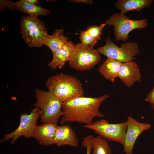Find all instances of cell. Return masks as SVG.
<instances>
[{
  "label": "cell",
  "instance_id": "6da1fadb",
  "mask_svg": "<svg viewBox=\"0 0 154 154\" xmlns=\"http://www.w3.org/2000/svg\"><path fill=\"white\" fill-rule=\"evenodd\" d=\"M109 97L107 94L97 97L84 96L62 102L63 114L60 123L61 124L74 122L84 125L92 124L95 118L104 116L99 108Z\"/></svg>",
  "mask_w": 154,
  "mask_h": 154
},
{
  "label": "cell",
  "instance_id": "7a4b0ae2",
  "mask_svg": "<svg viewBox=\"0 0 154 154\" xmlns=\"http://www.w3.org/2000/svg\"><path fill=\"white\" fill-rule=\"evenodd\" d=\"M46 86L62 102L84 96L82 84L76 78L60 73L51 76Z\"/></svg>",
  "mask_w": 154,
  "mask_h": 154
},
{
  "label": "cell",
  "instance_id": "3957f363",
  "mask_svg": "<svg viewBox=\"0 0 154 154\" xmlns=\"http://www.w3.org/2000/svg\"><path fill=\"white\" fill-rule=\"evenodd\" d=\"M35 96L36 102L34 106L40 110V122L57 124L59 118L63 114L62 102L49 91L37 89Z\"/></svg>",
  "mask_w": 154,
  "mask_h": 154
},
{
  "label": "cell",
  "instance_id": "277c9868",
  "mask_svg": "<svg viewBox=\"0 0 154 154\" xmlns=\"http://www.w3.org/2000/svg\"><path fill=\"white\" fill-rule=\"evenodd\" d=\"M20 30L24 41L30 47H41L48 34L44 23L37 17L30 15L21 18Z\"/></svg>",
  "mask_w": 154,
  "mask_h": 154
},
{
  "label": "cell",
  "instance_id": "5b68a950",
  "mask_svg": "<svg viewBox=\"0 0 154 154\" xmlns=\"http://www.w3.org/2000/svg\"><path fill=\"white\" fill-rule=\"evenodd\" d=\"M105 42L104 46L97 48L100 54L122 63L134 61L140 53L138 45L135 42L122 43L118 47L112 41L110 35L106 37Z\"/></svg>",
  "mask_w": 154,
  "mask_h": 154
},
{
  "label": "cell",
  "instance_id": "8992f818",
  "mask_svg": "<svg viewBox=\"0 0 154 154\" xmlns=\"http://www.w3.org/2000/svg\"><path fill=\"white\" fill-rule=\"evenodd\" d=\"M106 25L114 27L115 38L117 41L126 42L130 32L133 30L146 28L148 23L146 19L133 20L125 15L116 12L106 21Z\"/></svg>",
  "mask_w": 154,
  "mask_h": 154
},
{
  "label": "cell",
  "instance_id": "52a82bcc",
  "mask_svg": "<svg viewBox=\"0 0 154 154\" xmlns=\"http://www.w3.org/2000/svg\"><path fill=\"white\" fill-rule=\"evenodd\" d=\"M83 127L93 130L98 136L109 141L117 142L123 145L127 130L126 121L110 123L108 120L101 119Z\"/></svg>",
  "mask_w": 154,
  "mask_h": 154
},
{
  "label": "cell",
  "instance_id": "ba28073f",
  "mask_svg": "<svg viewBox=\"0 0 154 154\" xmlns=\"http://www.w3.org/2000/svg\"><path fill=\"white\" fill-rule=\"evenodd\" d=\"M100 53L94 48L85 46L80 43L75 45L70 61V68L77 71L91 70L100 62Z\"/></svg>",
  "mask_w": 154,
  "mask_h": 154
},
{
  "label": "cell",
  "instance_id": "9c48e42d",
  "mask_svg": "<svg viewBox=\"0 0 154 154\" xmlns=\"http://www.w3.org/2000/svg\"><path fill=\"white\" fill-rule=\"evenodd\" d=\"M40 109L36 107L33 109L30 113L21 114L20 115V123L19 126L14 131L5 135L0 141V143L11 139V144H13L21 136L26 138L33 137L37 125V120L40 117Z\"/></svg>",
  "mask_w": 154,
  "mask_h": 154
},
{
  "label": "cell",
  "instance_id": "30bf717a",
  "mask_svg": "<svg viewBox=\"0 0 154 154\" xmlns=\"http://www.w3.org/2000/svg\"><path fill=\"white\" fill-rule=\"evenodd\" d=\"M127 130L124 143L123 146L125 154H133V149L136 141L143 132L149 129L151 125L148 123L140 122L130 116L127 121Z\"/></svg>",
  "mask_w": 154,
  "mask_h": 154
},
{
  "label": "cell",
  "instance_id": "8fae6325",
  "mask_svg": "<svg viewBox=\"0 0 154 154\" xmlns=\"http://www.w3.org/2000/svg\"><path fill=\"white\" fill-rule=\"evenodd\" d=\"M0 10L6 9H16L23 13L29 14L30 16L37 17L38 16H46L50 15V10L42 7L40 5L29 4L25 0H21L14 2L7 0H1Z\"/></svg>",
  "mask_w": 154,
  "mask_h": 154
},
{
  "label": "cell",
  "instance_id": "7c38bea8",
  "mask_svg": "<svg viewBox=\"0 0 154 154\" xmlns=\"http://www.w3.org/2000/svg\"><path fill=\"white\" fill-rule=\"evenodd\" d=\"M118 78L129 88L136 82H141V77L140 69L137 64L134 61L122 63Z\"/></svg>",
  "mask_w": 154,
  "mask_h": 154
},
{
  "label": "cell",
  "instance_id": "4fadbf2b",
  "mask_svg": "<svg viewBox=\"0 0 154 154\" xmlns=\"http://www.w3.org/2000/svg\"><path fill=\"white\" fill-rule=\"evenodd\" d=\"M57 126V124L52 123L37 125L33 137L42 146L55 144L54 137Z\"/></svg>",
  "mask_w": 154,
  "mask_h": 154
},
{
  "label": "cell",
  "instance_id": "5bb4252c",
  "mask_svg": "<svg viewBox=\"0 0 154 154\" xmlns=\"http://www.w3.org/2000/svg\"><path fill=\"white\" fill-rule=\"evenodd\" d=\"M54 142L55 144L60 147L67 145L77 147L79 145L76 133L68 125H58L55 135Z\"/></svg>",
  "mask_w": 154,
  "mask_h": 154
},
{
  "label": "cell",
  "instance_id": "9a60e30c",
  "mask_svg": "<svg viewBox=\"0 0 154 154\" xmlns=\"http://www.w3.org/2000/svg\"><path fill=\"white\" fill-rule=\"evenodd\" d=\"M75 47L72 41H68L62 47L52 53V59L48 66L53 70L57 68L61 69L66 62L70 60Z\"/></svg>",
  "mask_w": 154,
  "mask_h": 154
},
{
  "label": "cell",
  "instance_id": "2e32d148",
  "mask_svg": "<svg viewBox=\"0 0 154 154\" xmlns=\"http://www.w3.org/2000/svg\"><path fill=\"white\" fill-rule=\"evenodd\" d=\"M153 0H117L115 6L123 15L129 11H139L149 7L153 3Z\"/></svg>",
  "mask_w": 154,
  "mask_h": 154
},
{
  "label": "cell",
  "instance_id": "e0dca14e",
  "mask_svg": "<svg viewBox=\"0 0 154 154\" xmlns=\"http://www.w3.org/2000/svg\"><path fill=\"white\" fill-rule=\"evenodd\" d=\"M122 63L117 60L107 58L97 70L105 79L114 82L118 77Z\"/></svg>",
  "mask_w": 154,
  "mask_h": 154
},
{
  "label": "cell",
  "instance_id": "ac0fdd59",
  "mask_svg": "<svg viewBox=\"0 0 154 154\" xmlns=\"http://www.w3.org/2000/svg\"><path fill=\"white\" fill-rule=\"evenodd\" d=\"M64 30L57 29L52 35L48 34L44 44L48 47L53 53L62 47L68 41V37L64 34Z\"/></svg>",
  "mask_w": 154,
  "mask_h": 154
},
{
  "label": "cell",
  "instance_id": "d6986e66",
  "mask_svg": "<svg viewBox=\"0 0 154 154\" xmlns=\"http://www.w3.org/2000/svg\"><path fill=\"white\" fill-rule=\"evenodd\" d=\"M111 153L107 140L99 136L94 137L92 154H111Z\"/></svg>",
  "mask_w": 154,
  "mask_h": 154
},
{
  "label": "cell",
  "instance_id": "ffe728a7",
  "mask_svg": "<svg viewBox=\"0 0 154 154\" xmlns=\"http://www.w3.org/2000/svg\"><path fill=\"white\" fill-rule=\"evenodd\" d=\"M79 32L80 43L83 45L94 48L98 43V41L93 37L86 30Z\"/></svg>",
  "mask_w": 154,
  "mask_h": 154
},
{
  "label": "cell",
  "instance_id": "44dd1931",
  "mask_svg": "<svg viewBox=\"0 0 154 154\" xmlns=\"http://www.w3.org/2000/svg\"><path fill=\"white\" fill-rule=\"evenodd\" d=\"M106 25V23H104L99 26H89L87 27L86 31L93 37L98 41L101 39L102 31Z\"/></svg>",
  "mask_w": 154,
  "mask_h": 154
},
{
  "label": "cell",
  "instance_id": "7402d4cb",
  "mask_svg": "<svg viewBox=\"0 0 154 154\" xmlns=\"http://www.w3.org/2000/svg\"><path fill=\"white\" fill-rule=\"evenodd\" d=\"M94 137L92 135H88L86 136L83 139L82 146L83 148H86V154H91L92 153Z\"/></svg>",
  "mask_w": 154,
  "mask_h": 154
},
{
  "label": "cell",
  "instance_id": "603a6c76",
  "mask_svg": "<svg viewBox=\"0 0 154 154\" xmlns=\"http://www.w3.org/2000/svg\"><path fill=\"white\" fill-rule=\"evenodd\" d=\"M145 100L151 105L154 104V87L146 96Z\"/></svg>",
  "mask_w": 154,
  "mask_h": 154
},
{
  "label": "cell",
  "instance_id": "cb8c5ba5",
  "mask_svg": "<svg viewBox=\"0 0 154 154\" xmlns=\"http://www.w3.org/2000/svg\"><path fill=\"white\" fill-rule=\"evenodd\" d=\"M70 2L74 4L85 3L92 4L93 1L92 0H68Z\"/></svg>",
  "mask_w": 154,
  "mask_h": 154
},
{
  "label": "cell",
  "instance_id": "d4e9b609",
  "mask_svg": "<svg viewBox=\"0 0 154 154\" xmlns=\"http://www.w3.org/2000/svg\"><path fill=\"white\" fill-rule=\"evenodd\" d=\"M25 1L28 3L31 4L39 5L37 0H25Z\"/></svg>",
  "mask_w": 154,
  "mask_h": 154
},
{
  "label": "cell",
  "instance_id": "484cf974",
  "mask_svg": "<svg viewBox=\"0 0 154 154\" xmlns=\"http://www.w3.org/2000/svg\"><path fill=\"white\" fill-rule=\"evenodd\" d=\"M151 108L154 111V104L151 105Z\"/></svg>",
  "mask_w": 154,
  "mask_h": 154
}]
</instances>
